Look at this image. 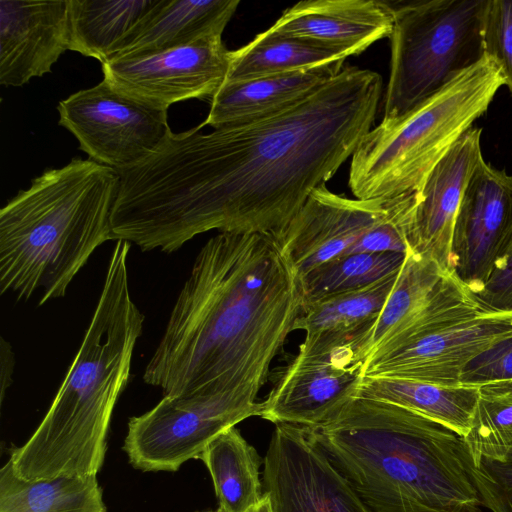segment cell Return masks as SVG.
<instances>
[{
  "mask_svg": "<svg viewBox=\"0 0 512 512\" xmlns=\"http://www.w3.org/2000/svg\"><path fill=\"white\" fill-rule=\"evenodd\" d=\"M248 512H272L268 496L265 494L261 502L251 508Z\"/></svg>",
  "mask_w": 512,
  "mask_h": 512,
  "instance_id": "d590c367",
  "label": "cell"
},
{
  "mask_svg": "<svg viewBox=\"0 0 512 512\" xmlns=\"http://www.w3.org/2000/svg\"><path fill=\"white\" fill-rule=\"evenodd\" d=\"M356 396L411 409L464 437L469 432L480 392L478 387L364 377Z\"/></svg>",
  "mask_w": 512,
  "mask_h": 512,
  "instance_id": "7402d4cb",
  "label": "cell"
},
{
  "mask_svg": "<svg viewBox=\"0 0 512 512\" xmlns=\"http://www.w3.org/2000/svg\"><path fill=\"white\" fill-rule=\"evenodd\" d=\"M207 512H222L219 508L217 510H214V511H207Z\"/></svg>",
  "mask_w": 512,
  "mask_h": 512,
  "instance_id": "8d00e7d4",
  "label": "cell"
},
{
  "mask_svg": "<svg viewBox=\"0 0 512 512\" xmlns=\"http://www.w3.org/2000/svg\"><path fill=\"white\" fill-rule=\"evenodd\" d=\"M239 3V0H156L107 60L222 36Z\"/></svg>",
  "mask_w": 512,
  "mask_h": 512,
  "instance_id": "d6986e66",
  "label": "cell"
},
{
  "mask_svg": "<svg viewBox=\"0 0 512 512\" xmlns=\"http://www.w3.org/2000/svg\"><path fill=\"white\" fill-rule=\"evenodd\" d=\"M399 273L367 287L302 307L293 325V331H305L299 352H324L351 345L362 358L368 332L392 292Z\"/></svg>",
  "mask_w": 512,
  "mask_h": 512,
  "instance_id": "ffe728a7",
  "label": "cell"
},
{
  "mask_svg": "<svg viewBox=\"0 0 512 512\" xmlns=\"http://www.w3.org/2000/svg\"><path fill=\"white\" fill-rule=\"evenodd\" d=\"M207 467L222 512H248L264 498V462L236 426L216 436L199 458Z\"/></svg>",
  "mask_w": 512,
  "mask_h": 512,
  "instance_id": "603a6c76",
  "label": "cell"
},
{
  "mask_svg": "<svg viewBox=\"0 0 512 512\" xmlns=\"http://www.w3.org/2000/svg\"><path fill=\"white\" fill-rule=\"evenodd\" d=\"M0 512H107L97 475L26 480L8 460L0 470Z\"/></svg>",
  "mask_w": 512,
  "mask_h": 512,
  "instance_id": "cb8c5ba5",
  "label": "cell"
},
{
  "mask_svg": "<svg viewBox=\"0 0 512 512\" xmlns=\"http://www.w3.org/2000/svg\"><path fill=\"white\" fill-rule=\"evenodd\" d=\"M68 50L106 61L156 0H67Z\"/></svg>",
  "mask_w": 512,
  "mask_h": 512,
  "instance_id": "d4e9b609",
  "label": "cell"
},
{
  "mask_svg": "<svg viewBox=\"0 0 512 512\" xmlns=\"http://www.w3.org/2000/svg\"><path fill=\"white\" fill-rule=\"evenodd\" d=\"M15 367V355L10 344L1 338L0 341V384H1V402L5 397V392L12 383V374Z\"/></svg>",
  "mask_w": 512,
  "mask_h": 512,
  "instance_id": "836d02e7",
  "label": "cell"
},
{
  "mask_svg": "<svg viewBox=\"0 0 512 512\" xmlns=\"http://www.w3.org/2000/svg\"><path fill=\"white\" fill-rule=\"evenodd\" d=\"M475 296L488 314L512 313V239L499 266Z\"/></svg>",
  "mask_w": 512,
  "mask_h": 512,
  "instance_id": "d6a6232c",
  "label": "cell"
},
{
  "mask_svg": "<svg viewBox=\"0 0 512 512\" xmlns=\"http://www.w3.org/2000/svg\"><path fill=\"white\" fill-rule=\"evenodd\" d=\"M263 464L272 512H372L307 427L276 424Z\"/></svg>",
  "mask_w": 512,
  "mask_h": 512,
  "instance_id": "8fae6325",
  "label": "cell"
},
{
  "mask_svg": "<svg viewBox=\"0 0 512 512\" xmlns=\"http://www.w3.org/2000/svg\"><path fill=\"white\" fill-rule=\"evenodd\" d=\"M231 51L222 36L101 63L103 79L117 91L168 110L189 99L212 100L227 79Z\"/></svg>",
  "mask_w": 512,
  "mask_h": 512,
  "instance_id": "30bf717a",
  "label": "cell"
},
{
  "mask_svg": "<svg viewBox=\"0 0 512 512\" xmlns=\"http://www.w3.org/2000/svg\"><path fill=\"white\" fill-rule=\"evenodd\" d=\"M344 67L343 63L249 79L226 80L210 101L202 123L213 129L281 111L305 99Z\"/></svg>",
  "mask_w": 512,
  "mask_h": 512,
  "instance_id": "44dd1931",
  "label": "cell"
},
{
  "mask_svg": "<svg viewBox=\"0 0 512 512\" xmlns=\"http://www.w3.org/2000/svg\"><path fill=\"white\" fill-rule=\"evenodd\" d=\"M432 259L407 253L395 286L362 347L366 358L399 334L433 299L447 274Z\"/></svg>",
  "mask_w": 512,
  "mask_h": 512,
  "instance_id": "4316f807",
  "label": "cell"
},
{
  "mask_svg": "<svg viewBox=\"0 0 512 512\" xmlns=\"http://www.w3.org/2000/svg\"><path fill=\"white\" fill-rule=\"evenodd\" d=\"M394 8L376 0L301 1L285 10L270 33L307 39L358 55L390 37Z\"/></svg>",
  "mask_w": 512,
  "mask_h": 512,
  "instance_id": "ac0fdd59",
  "label": "cell"
},
{
  "mask_svg": "<svg viewBox=\"0 0 512 512\" xmlns=\"http://www.w3.org/2000/svg\"><path fill=\"white\" fill-rule=\"evenodd\" d=\"M258 393L164 396L152 409L128 421L123 450L130 464L145 472L177 471L198 459L206 446L239 422L260 416Z\"/></svg>",
  "mask_w": 512,
  "mask_h": 512,
  "instance_id": "ba28073f",
  "label": "cell"
},
{
  "mask_svg": "<svg viewBox=\"0 0 512 512\" xmlns=\"http://www.w3.org/2000/svg\"><path fill=\"white\" fill-rule=\"evenodd\" d=\"M512 381V335L497 342L466 365L460 376L461 386Z\"/></svg>",
  "mask_w": 512,
  "mask_h": 512,
  "instance_id": "1f68e13d",
  "label": "cell"
},
{
  "mask_svg": "<svg viewBox=\"0 0 512 512\" xmlns=\"http://www.w3.org/2000/svg\"><path fill=\"white\" fill-rule=\"evenodd\" d=\"M381 76L344 66L305 99L273 114L202 132H171L118 171L115 240L172 253L211 231L274 240L371 130Z\"/></svg>",
  "mask_w": 512,
  "mask_h": 512,
  "instance_id": "6da1fadb",
  "label": "cell"
},
{
  "mask_svg": "<svg viewBox=\"0 0 512 512\" xmlns=\"http://www.w3.org/2000/svg\"><path fill=\"white\" fill-rule=\"evenodd\" d=\"M117 170L74 158L45 170L0 210V291L39 305L64 297L77 273L113 240Z\"/></svg>",
  "mask_w": 512,
  "mask_h": 512,
  "instance_id": "5b68a950",
  "label": "cell"
},
{
  "mask_svg": "<svg viewBox=\"0 0 512 512\" xmlns=\"http://www.w3.org/2000/svg\"><path fill=\"white\" fill-rule=\"evenodd\" d=\"M309 430L372 512H481L463 437L435 420L355 396Z\"/></svg>",
  "mask_w": 512,
  "mask_h": 512,
  "instance_id": "3957f363",
  "label": "cell"
},
{
  "mask_svg": "<svg viewBox=\"0 0 512 512\" xmlns=\"http://www.w3.org/2000/svg\"><path fill=\"white\" fill-rule=\"evenodd\" d=\"M481 132L469 128L433 167L417 191L405 228L408 253L432 259L447 272H451V241L461 198L483 158Z\"/></svg>",
  "mask_w": 512,
  "mask_h": 512,
  "instance_id": "2e32d148",
  "label": "cell"
},
{
  "mask_svg": "<svg viewBox=\"0 0 512 512\" xmlns=\"http://www.w3.org/2000/svg\"><path fill=\"white\" fill-rule=\"evenodd\" d=\"M512 239V176L483 158L474 168L456 215L451 272L475 295L499 266Z\"/></svg>",
  "mask_w": 512,
  "mask_h": 512,
  "instance_id": "7c38bea8",
  "label": "cell"
},
{
  "mask_svg": "<svg viewBox=\"0 0 512 512\" xmlns=\"http://www.w3.org/2000/svg\"><path fill=\"white\" fill-rule=\"evenodd\" d=\"M503 85L500 68L485 56L406 114L383 118L351 157L348 184L355 198L387 201L417 192Z\"/></svg>",
  "mask_w": 512,
  "mask_h": 512,
  "instance_id": "8992f818",
  "label": "cell"
},
{
  "mask_svg": "<svg viewBox=\"0 0 512 512\" xmlns=\"http://www.w3.org/2000/svg\"><path fill=\"white\" fill-rule=\"evenodd\" d=\"M68 46L67 0H0L2 86L21 87L50 73Z\"/></svg>",
  "mask_w": 512,
  "mask_h": 512,
  "instance_id": "e0dca14e",
  "label": "cell"
},
{
  "mask_svg": "<svg viewBox=\"0 0 512 512\" xmlns=\"http://www.w3.org/2000/svg\"><path fill=\"white\" fill-rule=\"evenodd\" d=\"M387 213V201L350 199L321 185L276 237L275 241L301 278L352 247Z\"/></svg>",
  "mask_w": 512,
  "mask_h": 512,
  "instance_id": "9a60e30c",
  "label": "cell"
},
{
  "mask_svg": "<svg viewBox=\"0 0 512 512\" xmlns=\"http://www.w3.org/2000/svg\"><path fill=\"white\" fill-rule=\"evenodd\" d=\"M363 365L351 345L298 352L261 402L260 417L275 424L323 426L357 395Z\"/></svg>",
  "mask_w": 512,
  "mask_h": 512,
  "instance_id": "4fadbf2b",
  "label": "cell"
},
{
  "mask_svg": "<svg viewBox=\"0 0 512 512\" xmlns=\"http://www.w3.org/2000/svg\"><path fill=\"white\" fill-rule=\"evenodd\" d=\"M301 309L272 237L219 232L197 254L143 380L164 396L258 393Z\"/></svg>",
  "mask_w": 512,
  "mask_h": 512,
  "instance_id": "7a4b0ae2",
  "label": "cell"
},
{
  "mask_svg": "<svg viewBox=\"0 0 512 512\" xmlns=\"http://www.w3.org/2000/svg\"><path fill=\"white\" fill-rule=\"evenodd\" d=\"M131 243L117 240L81 346L44 418L9 461L26 480L97 475L114 407L129 382L145 317L128 276Z\"/></svg>",
  "mask_w": 512,
  "mask_h": 512,
  "instance_id": "277c9868",
  "label": "cell"
},
{
  "mask_svg": "<svg viewBox=\"0 0 512 512\" xmlns=\"http://www.w3.org/2000/svg\"><path fill=\"white\" fill-rule=\"evenodd\" d=\"M489 0H430L394 8L384 119L406 114L479 63Z\"/></svg>",
  "mask_w": 512,
  "mask_h": 512,
  "instance_id": "52a82bcc",
  "label": "cell"
},
{
  "mask_svg": "<svg viewBox=\"0 0 512 512\" xmlns=\"http://www.w3.org/2000/svg\"><path fill=\"white\" fill-rule=\"evenodd\" d=\"M485 56L500 68L512 95V0H489L483 22Z\"/></svg>",
  "mask_w": 512,
  "mask_h": 512,
  "instance_id": "f546056e",
  "label": "cell"
},
{
  "mask_svg": "<svg viewBox=\"0 0 512 512\" xmlns=\"http://www.w3.org/2000/svg\"><path fill=\"white\" fill-rule=\"evenodd\" d=\"M463 440L473 464L506 461L512 452V402L480 395Z\"/></svg>",
  "mask_w": 512,
  "mask_h": 512,
  "instance_id": "f1b7e54d",
  "label": "cell"
},
{
  "mask_svg": "<svg viewBox=\"0 0 512 512\" xmlns=\"http://www.w3.org/2000/svg\"><path fill=\"white\" fill-rule=\"evenodd\" d=\"M406 256L397 252L354 253L324 263L298 279L302 307L398 274Z\"/></svg>",
  "mask_w": 512,
  "mask_h": 512,
  "instance_id": "83f0119b",
  "label": "cell"
},
{
  "mask_svg": "<svg viewBox=\"0 0 512 512\" xmlns=\"http://www.w3.org/2000/svg\"><path fill=\"white\" fill-rule=\"evenodd\" d=\"M479 392L486 397L512 402V381L483 385Z\"/></svg>",
  "mask_w": 512,
  "mask_h": 512,
  "instance_id": "e575fe53",
  "label": "cell"
},
{
  "mask_svg": "<svg viewBox=\"0 0 512 512\" xmlns=\"http://www.w3.org/2000/svg\"><path fill=\"white\" fill-rule=\"evenodd\" d=\"M468 469L482 505L492 512H512V452L504 462L480 459Z\"/></svg>",
  "mask_w": 512,
  "mask_h": 512,
  "instance_id": "4dcf8cb0",
  "label": "cell"
},
{
  "mask_svg": "<svg viewBox=\"0 0 512 512\" xmlns=\"http://www.w3.org/2000/svg\"><path fill=\"white\" fill-rule=\"evenodd\" d=\"M59 125L88 159L117 171L153 153L172 132L168 110L133 99L102 79L58 103Z\"/></svg>",
  "mask_w": 512,
  "mask_h": 512,
  "instance_id": "9c48e42d",
  "label": "cell"
},
{
  "mask_svg": "<svg viewBox=\"0 0 512 512\" xmlns=\"http://www.w3.org/2000/svg\"><path fill=\"white\" fill-rule=\"evenodd\" d=\"M512 335V313L479 316L410 342L384 345L363 365L364 377L460 386L463 369Z\"/></svg>",
  "mask_w": 512,
  "mask_h": 512,
  "instance_id": "5bb4252c",
  "label": "cell"
},
{
  "mask_svg": "<svg viewBox=\"0 0 512 512\" xmlns=\"http://www.w3.org/2000/svg\"><path fill=\"white\" fill-rule=\"evenodd\" d=\"M348 57L347 53L321 43L276 35L266 30L245 46L231 51L226 80L249 79L344 63Z\"/></svg>",
  "mask_w": 512,
  "mask_h": 512,
  "instance_id": "484cf974",
  "label": "cell"
}]
</instances>
